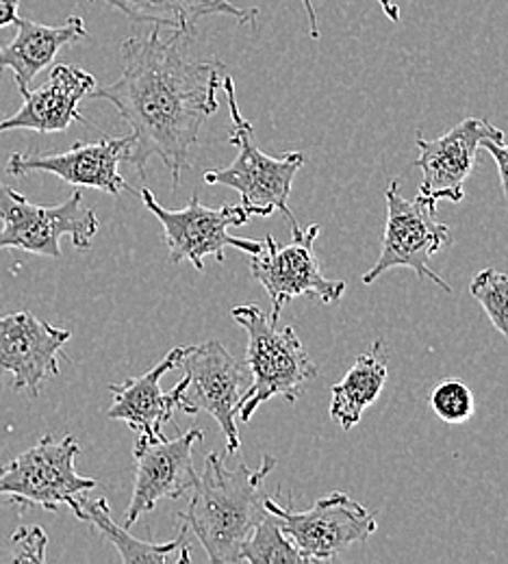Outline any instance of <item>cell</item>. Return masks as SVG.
<instances>
[{"label":"cell","instance_id":"cell-7","mask_svg":"<svg viewBox=\"0 0 508 564\" xmlns=\"http://www.w3.org/2000/svg\"><path fill=\"white\" fill-rule=\"evenodd\" d=\"M387 221L378 261L369 272H365L364 284H374L385 272L396 268H409L420 279H429L441 286L445 293H452V286L443 281L431 268V259L436 252L452 243L450 226L436 219L424 200L418 196L415 200H407L400 194L398 181H391L387 192Z\"/></svg>","mask_w":508,"mask_h":564},{"label":"cell","instance_id":"cell-6","mask_svg":"<svg viewBox=\"0 0 508 564\" xmlns=\"http://www.w3.org/2000/svg\"><path fill=\"white\" fill-rule=\"evenodd\" d=\"M80 447L73 434L55 441L53 434L42 436L31 449L11 463H0V495H7L20 512L40 506L57 512L60 506H76L80 495L98 487L94 478L76 474V456Z\"/></svg>","mask_w":508,"mask_h":564},{"label":"cell","instance_id":"cell-20","mask_svg":"<svg viewBox=\"0 0 508 564\" xmlns=\"http://www.w3.org/2000/svg\"><path fill=\"white\" fill-rule=\"evenodd\" d=\"M131 18L138 24H152L170 31L196 33V22L207 15H230L239 24L257 18L259 9H241L228 0H98Z\"/></svg>","mask_w":508,"mask_h":564},{"label":"cell","instance_id":"cell-3","mask_svg":"<svg viewBox=\"0 0 508 564\" xmlns=\"http://www.w3.org/2000/svg\"><path fill=\"white\" fill-rule=\"evenodd\" d=\"M230 317L248 335L246 365L252 378L237 409L239 422H250L259 406L272 398H285L293 404L302 384L320 373L295 330L291 326L279 328V322L257 304H239L230 311Z\"/></svg>","mask_w":508,"mask_h":564},{"label":"cell","instance_id":"cell-22","mask_svg":"<svg viewBox=\"0 0 508 564\" xmlns=\"http://www.w3.org/2000/svg\"><path fill=\"white\" fill-rule=\"evenodd\" d=\"M241 563H309V558L283 534L279 519L268 510L241 550Z\"/></svg>","mask_w":508,"mask_h":564},{"label":"cell","instance_id":"cell-18","mask_svg":"<svg viewBox=\"0 0 508 564\" xmlns=\"http://www.w3.org/2000/svg\"><path fill=\"white\" fill-rule=\"evenodd\" d=\"M15 26L18 35L11 44L0 46V74L13 70L20 96L31 89V83L40 72L55 64L66 46L89 37L85 22L78 15H71L62 26H48L26 18H20Z\"/></svg>","mask_w":508,"mask_h":564},{"label":"cell","instance_id":"cell-2","mask_svg":"<svg viewBox=\"0 0 508 564\" xmlns=\"http://www.w3.org/2000/svg\"><path fill=\"white\" fill-rule=\"evenodd\" d=\"M274 467L277 460L266 456L259 469H228L218 452L207 454L203 476L179 521L196 534L212 563H241L246 541L268 514L263 480Z\"/></svg>","mask_w":508,"mask_h":564},{"label":"cell","instance_id":"cell-11","mask_svg":"<svg viewBox=\"0 0 508 564\" xmlns=\"http://www.w3.org/2000/svg\"><path fill=\"white\" fill-rule=\"evenodd\" d=\"M185 371V402L192 413H209L226 438V454L239 452L237 409L250 384V371L216 341L187 346L179 365Z\"/></svg>","mask_w":508,"mask_h":564},{"label":"cell","instance_id":"cell-10","mask_svg":"<svg viewBox=\"0 0 508 564\" xmlns=\"http://www.w3.org/2000/svg\"><path fill=\"white\" fill-rule=\"evenodd\" d=\"M320 226L291 228L288 246L277 243L272 235H266L263 248L250 254V274L261 282L272 300V319L279 322L283 308L293 297L306 295L322 304H337L346 293V282L331 281L322 274L313 243L320 235Z\"/></svg>","mask_w":508,"mask_h":564},{"label":"cell","instance_id":"cell-17","mask_svg":"<svg viewBox=\"0 0 508 564\" xmlns=\"http://www.w3.org/2000/svg\"><path fill=\"white\" fill-rule=\"evenodd\" d=\"M94 89V74L68 64H55L46 83L22 94V107L13 116L0 120V133H64L73 122H85V118L78 113V102L85 100Z\"/></svg>","mask_w":508,"mask_h":564},{"label":"cell","instance_id":"cell-16","mask_svg":"<svg viewBox=\"0 0 508 564\" xmlns=\"http://www.w3.org/2000/svg\"><path fill=\"white\" fill-rule=\"evenodd\" d=\"M185 348H174L163 356L150 371L138 378H129L120 384H109L114 404L107 411V417L114 422H125L140 436L159 441L165 438L163 425L174 417L176 411L194 415L185 402L187 380L183 378L172 391H161V378L179 369Z\"/></svg>","mask_w":508,"mask_h":564},{"label":"cell","instance_id":"cell-25","mask_svg":"<svg viewBox=\"0 0 508 564\" xmlns=\"http://www.w3.org/2000/svg\"><path fill=\"white\" fill-rule=\"evenodd\" d=\"M46 545H48V536L40 525L18 528L9 539L11 558L15 563H44Z\"/></svg>","mask_w":508,"mask_h":564},{"label":"cell","instance_id":"cell-4","mask_svg":"<svg viewBox=\"0 0 508 564\" xmlns=\"http://www.w3.org/2000/svg\"><path fill=\"white\" fill-rule=\"evenodd\" d=\"M219 87L228 100L233 120L228 140L237 148V156L230 165L207 172L205 183L235 189L241 196V207H246L250 215L270 217L272 213L281 212L290 221V228H298V221L290 209V196L293 178L306 161L304 154L288 152L281 159L266 154L257 145L252 122H248L239 111L233 78L224 76Z\"/></svg>","mask_w":508,"mask_h":564},{"label":"cell","instance_id":"cell-28","mask_svg":"<svg viewBox=\"0 0 508 564\" xmlns=\"http://www.w3.org/2000/svg\"><path fill=\"white\" fill-rule=\"evenodd\" d=\"M302 4H304V11H306V18H309V31H311V37H313V40H320L317 13H315V7H313V0H302Z\"/></svg>","mask_w":508,"mask_h":564},{"label":"cell","instance_id":"cell-12","mask_svg":"<svg viewBox=\"0 0 508 564\" xmlns=\"http://www.w3.org/2000/svg\"><path fill=\"white\" fill-rule=\"evenodd\" d=\"M203 438L205 432L201 427H192L172 441L138 438L133 447L136 487L125 514L127 530H131L142 514L152 512L161 499H179L196 487L194 449Z\"/></svg>","mask_w":508,"mask_h":564},{"label":"cell","instance_id":"cell-9","mask_svg":"<svg viewBox=\"0 0 508 564\" xmlns=\"http://www.w3.org/2000/svg\"><path fill=\"white\" fill-rule=\"evenodd\" d=\"M266 508L279 519L283 534L309 563L335 561L353 545H364L376 532V517L348 494L335 491L317 499L309 510L295 512L268 497Z\"/></svg>","mask_w":508,"mask_h":564},{"label":"cell","instance_id":"cell-19","mask_svg":"<svg viewBox=\"0 0 508 564\" xmlns=\"http://www.w3.org/2000/svg\"><path fill=\"white\" fill-rule=\"evenodd\" d=\"M73 512L78 521H85L94 530H98V534L118 550L120 561L125 564H163L167 563L172 556H176L179 563L190 561V547H187V532L190 530L183 523H181V532L174 541H170V543H148V541L136 539L125 525H118L111 519V510H109V503H107L105 497L87 499L85 495H80L76 499Z\"/></svg>","mask_w":508,"mask_h":564},{"label":"cell","instance_id":"cell-24","mask_svg":"<svg viewBox=\"0 0 508 564\" xmlns=\"http://www.w3.org/2000/svg\"><path fill=\"white\" fill-rule=\"evenodd\" d=\"M431 406L441 422L450 425L465 423L476 411V400L472 389L461 380H445L436 384L431 395Z\"/></svg>","mask_w":508,"mask_h":564},{"label":"cell","instance_id":"cell-29","mask_svg":"<svg viewBox=\"0 0 508 564\" xmlns=\"http://www.w3.org/2000/svg\"><path fill=\"white\" fill-rule=\"evenodd\" d=\"M378 4L382 7L385 15H387L391 22H400V7H398L393 0H378Z\"/></svg>","mask_w":508,"mask_h":564},{"label":"cell","instance_id":"cell-13","mask_svg":"<svg viewBox=\"0 0 508 564\" xmlns=\"http://www.w3.org/2000/svg\"><path fill=\"white\" fill-rule=\"evenodd\" d=\"M505 141V133L483 118H465L439 140H424L418 133L422 170L420 198L436 213L441 200L461 203L465 198V181L476 167V156L483 141Z\"/></svg>","mask_w":508,"mask_h":564},{"label":"cell","instance_id":"cell-15","mask_svg":"<svg viewBox=\"0 0 508 564\" xmlns=\"http://www.w3.org/2000/svg\"><path fill=\"white\" fill-rule=\"evenodd\" d=\"M73 333L35 317L29 311L0 317V373L13 376V391L40 395L48 378L60 376V354Z\"/></svg>","mask_w":508,"mask_h":564},{"label":"cell","instance_id":"cell-14","mask_svg":"<svg viewBox=\"0 0 508 564\" xmlns=\"http://www.w3.org/2000/svg\"><path fill=\"white\" fill-rule=\"evenodd\" d=\"M131 143L133 138L127 135L102 138L91 143L76 141L71 150L60 154L13 152L7 159V174L18 178L31 172H51L68 185L120 196V192H133L120 174V161H127Z\"/></svg>","mask_w":508,"mask_h":564},{"label":"cell","instance_id":"cell-1","mask_svg":"<svg viewBox=\"0 0 508 564\" xmlns=\"http://www.w3.org/2000/svg\"><path fill=\"white\" fill-rule=\"evenodd\" d=\"M150 33L122 42V74L87 98L111 102L131 127L127 163L145 183V165L159 156L172 174V189L192 165V150L203 124L218 111L224 64L190 55L192 33Z\"/></svg>","mask_w":508,"mask_h":564},{"label":"cell","instance_id":"cell-8","mask_svg":"<svg viewBox=\"0 0 508 564\" xmlns=\"http://www.w3.org/2000/svg\"><path fill=\"white\" fill-rule=\"evenodd\" d=\"M140 196L145 209L163 226V239L172 263L190 261L198 272H205V257H216L218 263H224L226 248H237L246 254H255L263 248V241L228 235L233 226H244L252 217L241 205L207 209L201 203V196L192 194L190 205L183 212H170L156 203L148 187L140 192Z\"/></svg>","mask_w":508,"mask_h":564},{"label":"cell","instance_id":"cell-27","mask_svg":"<svg viewBox=\"0 0 508 564\" xmlns=\"http://www.w3.org/2000/svg\"><path fill=\"white\" fill-rule=\"evenodd\" d=\"M18 9H20V0H0V29L18 24L20 20Z\"/></svg>","mask_w":508,"mask_h":564},{"label":"cell","instance_id":"cell-26","mask_svg":"<svg viewBox=\"0 0 508 564\" xmlns=\"http://www.w3.org/2000/svg\"><path fill=\"white\" fill-rule=\"evenodd\" d=\"M498 163V172H500V183H502V192L508 200V143L505 141L487 140L483 141V145Z\"/></svg>","mask_w":508,"mask_h":564},{"label":"cell","instance_id":"cell-21","mask_svg":"<svg viewBox=\"0 0 508 564\" xmlns=\"http://www.w3.org/2000/svg\"><path fill=\"white\" fill-rule=\"evenodd\" d=\"M387 376L382 339H376L371 350L361 354L346 378L331 389V417L342 430L348 432L361 422L365 409L378 400Z\"/></svg>","mask_w":508,"mask_h":564},{"label":"cell","instance_id":"cell-5","mask_svg":"<svg viewBox=\"0 0 508 564\" xmlns=\"http://www.w3.org/2000/svg\"><path fill=\"white\" fill-rule=\"evenodd\" d=\"M98 228L96 212L83 205L78 189L57 207H40L0 181V250L60 259L62 237H71L74 248L85 252Z\"/></svg>","mask_w":508,"mask_h":564},{"label":"cell","instance_id":"cell-23","mask_svg":"<svg viewBox=\"0 0 508 564\" xmlns=\"http://www.w3.org/2000/svg\"><path fill=\"white\" fill-rule=\"evenodd\" d=\"M469 293L485 308L494 328L508 339V276L487 268L474 276L469 284Z\"/></svg>","mask_w":508,"mask_h":564}]
</instances>
